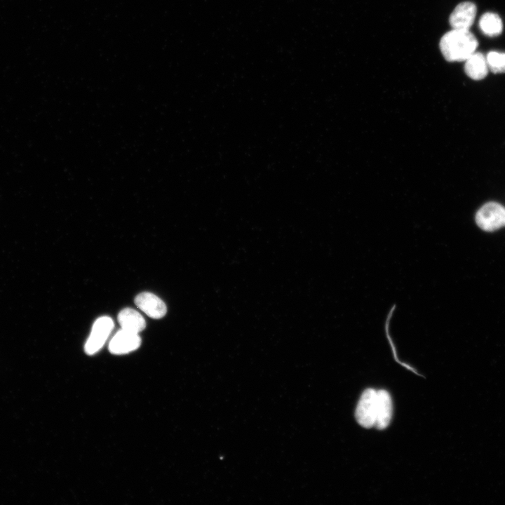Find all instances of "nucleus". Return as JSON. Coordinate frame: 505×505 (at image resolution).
Segmentation results:
<instances>
[{
	"label": "nucleus",
	"instance_id": "11",
	"mask_svg": "<svg viewBox=\"0 0 505 505\" xmlns=\"http://www.w3.org/2000/svg\"><path fill=\"white\" fill-rule=\"evenodd\" d=\"M479 27L484 34L494 37L499 36L502 32L503 23L497 14L487 12L480 17Z\"/></svg>",
	"mask_w": 505,
	"mask_h": 505
},
{
	"label": "nucleus",
	"instance_id": "12",
	"mask_svg": "<svg viewBox=\"0 0 505 505\" xmlns=\"http://www.w3.org/2000/svg\"><path fill=\"white\" fill-rule=\"evenodd\" d=\"M488 69L493 73L505 72V53L490 51L486 55Z\"/></svg>",
	"mask_w": 505,
	"mask_h": 505
},
{
	"label": "nucleus",
	"instance_id": "8",
	"mask_svg": "<svg viewBox=\"0 0 505 505\" xmlns=\"http://www.w3.org/2000/svg\"><path fill=\"white\" fill-rule=\"evenodd\" d=\"M377 413L375 426L382 430L386 429L392 416V402L389 393L385 390L377 391Z\"/></svg>",
	"mask_w": 505,
	"mask_h": 505
},
{
	"label": "nucleus",
	"instance_id": "2",
	"mask_svg": "<svg viewBox=\"0 0 505 505\" xmlns=\"http://www.w3.org/2000/svg\"><path fill=\"white\" fill-rule=\"evenodd\" d=\"M476 222L483 230L492 231L505 227V208L496 202L484 204L476 213Z\"/></svg>",
	"mask_w": 505,
	"mask_h": 505
},
{
	"label": "nucleus",
	"instance_id": "4",
	"mask_svg": "<svg viewBox=\"0 0 505 505\" xmlns=\"http://www.w3.org/2000/svg\"><path fill=\"white\" fill-rule=\"evenodd\" d=\"M114 328L112 319L108 316L97 318L85 344V351L88 355L97 352L104 345Z\"/></svg>",
	"mask_w": 505,
	"mask_h": 505
},
{
	"label": "nucleus",
	"instance_id": "9",
	"mask_svg": "<svg viewBox=\"0 0 505 505\" xmlns=\"http://www.w3.org/2000/svg\"><path fill=\"white\" fill-rule=\"evenodd\" d=\"M486 56L480 52L473 53L465 60L466 74L473 80H481L488 74Z\"/></svg>",
	"mask_w": 505,
	"mask_h": 505
},
{
	"label": "nucleus",
	"instance_id": "1",
	"mask_svg": "<svg viewBox=\"0 0 505 505\" xmlns=\"http://www.w3.org/2000/svg\"><path fill=\"white\" fill-rule=\"evenodd\" d=\"M478 46L477 39L469 30L454 29L446 32L439 43L440 52L448 62L465 61Z\"/></svg>",
	"mask_w": 505,
	"mask_h": 505
},
{
	"label": "nucleus",
	"instance_id": "7",
	"mask_svg": "<svg viewBox=\"0 0 505 505\" xmlns=\"http://www.w3.org/2000/svg\"><path fill=\"white\" fill-rule=\"evenodd\" d=\"M135 303L140 310L152 318H161L166 314L165 303L153 293H140L136 296Z\"/></svg>",
	"mask_w": 505,
	"mask_h": 505
},
{
	"label": "nucleus",
	"instance_id": "5",
	"mask_svg": "<svg viewBox=\"0 0 505 505\" xmlns=\"http://www.w3.org/2000/svg\"><path fill=\"white\" fill-rule=\"evenodd\" d=\"M476 12V6L471 1L459 4L450 15V26L454 29L469 30L474 22Z\"/></svg>",
	"mask_w": 505,
	"mask_h": 505
},
{
	"label": "nucleus",
	"instance_id": "6",
	"mask_svg": "<svg viewBox=\"0 0 505 505\" xmlns=\"http://www.w3.org/2000/svg\"><path fill=\"white\" fill-rule=\"evenodd\" d=\"M141 344L138 333L119 330L109 344V350L114 354H124L137 349Z\"/></svg>",
	"mask_w": 505,
	"mask_h": 505
},
{
	"label": "nucleus",
	"instance_id": "10",
	"mask_svg": "<svg viewBox=\"0 0 505 505\" xmlns=\"http://www.w3.org/2000/svg\"><path fill=\"white\" fill-rule=\"evenodd\" d=\"M118 321L122 329L138 334L146 327L144 318L137 311L130 308L124 309L119 312Z\"/></svg>",
	"mask_w": 505,
	"mask_h": 505
},
{
	"label": "nucleus",
	"instance_id": "3",
	"mask_svg": "<svg viewBox=\"0 0 505 505\" xmlns=\"http://www.w3.org/2000/svg\"><path fill=\"white\" fill-rule=\"evenodd\" d=\"M377 391L367 389L361 395L356 410V419L364 428L375 426L377 413Z\"/></svg>",
	"mask_w": 505,
	"mask_h": 505
}]
</instances>
